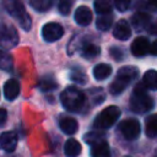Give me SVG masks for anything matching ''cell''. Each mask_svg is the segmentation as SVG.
<instances>
[{
    "instance_id": "obj_1",
    "label": "cell",
    "mask_w": 157,
    "mask_h": 157,
    "mask_svg": "<svg viewBox=\"0 0 157 157\" xmlns=\"http://www.w3.org/2000/svg\"><path fill=\"white\" fill-rule=\"evenodd\" d=\"M144 82L137 83L132 91L131 98H130V109L134 113L144 114L148 110H151L155 107V101L151 96L146 93Z\"/></svg>"
},
{
    "instance_id": "obj_2",
    "label": "cell",
    "mask_w": 157,
    "mask_h": 157,
    "mask_svg": "<svg viewBox=\"0 0 157 157\" xmlns=\"http://www.w3.org/2000/svg\"><path fill=\"white\" fill-rule=\"evenodd\" d=\"M60 102L66 110L77 113L83 108L86 97H85V93L80 88L75 86H69L61 92Z\"/></svg>"
},
{
    "instance_id": "obj_3",
    "label": "cell",
    "mask_w": 157,
    "mask_h": 157,
    "mask_svg": "<svg viewBox=\"0 0 157 157\" xmlns=\"http://www.w3.org/2000/svg\"><path fill=\"white\" fill-rule=\"evenodd\" d=\"M137 76H139V69L136 66H132V65L121 66L118 70V74H117L115 80L109 86V92L112 94H114V96L120 94L126 88V86L132 80H135Z\"/></svg>"
},
{
    "instance_id": "obj_4",
    "label": "cell",
    "mask_w": 157,
    "mask_h": 157,
    "mask_svg": "<svg viewBox=\"0 0 157 157\" xmlns=\"http://www.w3.org/2000/svg\"><path fill=\"white\" fill-rule=\"evenodd\" d=\"M2 4H4L5 10L18 22L22 29L25 31L31 29L32 20L29 15L27 13L22 0H2Z\"/></svg>"
},
{
    "instance_id": "obj_5",
    "label": "cell",
    "mask_w": 157,
    "mask_h": 157,
    "mask_svg": "<svg viewBox=\"0 0 157 157\" xmlns=\"http://www.w3.org/2000/svg\"><path fill=\"white\" fill-rule=\"evenodd\" d=\"M121 110L119 107L117 105H109L107 108H104L94 119L93 121V128L98 129V130H105L109 129L110 126H113L118 118L120 117Z\"/></svg>"
},
{
    "instance_id": "obj_6",
    "label": "cell",
    "mask_w": 157,
    "mask_h": 157,
    "mask_svg": "<svg viewBox=\"0 0 157 157\" xmlns=\"http://www.w3.org/2000/svg\"><path fill=\"white\" fill-rule=\"evenodd\" d=\"M18 43V33L9 22L0 20V47L2 49H12Z\"/></svg>"
},
{
    "instance_id": "obj_7",
    "label": "cell",
    "mask_w": 157,
    "mask_h": 157,
    "mask_svg": "<svg viewBox=\"0 0 157 157\" xmlns=\"http://www.w3.org/2000/svg\"><path fill=\"white\" fill-rule=\"evenodd\" d=\"M118 129L120 131V134L126 139V140H135L139 137L141 128H140V123L137 119L135 118H129V119H124L119 123Z\"/></svg>"
},
{
    "instance_id": "obj_8",
    "label": "cell",
    "mask_w": 157,
    "mask_h": 157,
    "mask_svg": "<svg viewBox=\"0 0 157 157\" xmlns=\"http://www.w3.org/2000/svg\"><path fill=\"white\" fill-rule=\"evenodd\" d=\"M64 34V28L60 23L48 22L42 28V37L45 42H55L60 39Z\"/></svg>"
},
{
    "instance_id": "obj_9",
    "label": "cell",
    "mask_w": 157,
    "mask_h": 157,
    "mask_svg": "<svg viewBox=\"0 0 157 157\" xmlns=\"http://www.w3.org/2000/svg\"><path fill=\"white\" fill-rule=\"evenodd\" d=\"M130 49L134 56H137V58L145 56L150 52V42L146 37H137L132 40Z\"/></svg>"
},
{
    "instance_id": "obj_10",
    "label": "cell",
    "mask_w": 157,
    "mask_h": 157,
    "mask_svg": "<svg viewBox=\"0 0 157 157\" xmlns=\"http://www.w3.org/2000/svg\"><path fill=\"white\" fill-rule=\"evenodd\" d=\"M17 146V135L15 131H5L0 135V150L6 152L15 151Z\"/></svg>"
},
{
    "instance_id": "obj_11",
    "label": "cell",
    "mask_w": 157,
    "mask_h": 157,
    "mask_svg": "<svg viewBox=\"0 0 157 157\" xmlns=\"http://www.w3.org/2000/svg\"><path fill=\"white\" fill-rule=\"evenodd\" d=\"M113 36L119 40H126L131 36V28L126 20H119L113 29Z\"/></svg>"
},
{
    "instance_id": "obj_12",
    "label": "cell",
    "mask_w": 157,
    "mask_h": 157,
    "mask_svg": "<svg viewBox=\"0 0 157 157\" xmlns=\"http://www.w3.org/2000/svg\"><path fill=\"white\" fill-rule=\"evenodd\" d=\"M74 18H75V21H76L77 25H80V26H87L92 21V12H91V10L87 6L82 5V6H78L76 9Z\"/></svg>"
},
{
    "instance_id": "obj_13",
    "label": "cell",
    "mask_w": 157,
    "mask_h": 157,
    "mask_svg": "<svg viewBox=\"0 0 157 157\" xmlns=\"http://www.w3.org/2000/svg\"><path fill=\"white\" fill-rule=\"evenodd\" d=\"M151 22V16L146 12H136L131 17V25L136 31H142L147 28Z\"/></svg>"
},
{
    "instance_id": "obj_14",
    "label": "cell",
    "mask_w": 157,
    "mask_h": 157,
    "mask_svg": "<svg viewBox=\"0 0 157 157\" xmlns=\"http://www.w3.org/2000/svg\"><path fill=\"white\" fill-rule=\"evenodd\" d=\"M20 93V83L15 78H10L4 85V96L7 101H13Z\"/></svg>"
},
{
    "instance_id": "obj_15",
    "label": "cell",
    "mask_w": 157,
    "mask_h": 157,
    "mask_svg": "<svg viewBox=\"0 0 157 157\" xmlns=\"http://www.w3.org/2000/svg\"><path fill=\"white\" fill-rule=\"evenodd\" d=\"M91 156L92 157H110L109 145L105 140L98 141L91 145Z\"/></svg>"
},
{
    "instance_id": "obj_16",
    "label": "cell",
    "mask_w": 157,
    "mask_h": 157,
    "mask_svg": "<svg viewBox=\"0 0 157 157\" xmlns=\"http://www.w3.org/2000/svg\"><path fill=\"white\" fill-rule=\"evenodd\" d=\"M59 125H60L61 131L66 135H74L78 128L77 120L74 118H70V117H63L59 121Z\"/></svg>"
},
{
    "instance_id": "obj_17",
    "label": "cell",
    "mask_w": 157,
    "mask_h": 157,
    "mask_svg": "<svg viewBox=\"0 0 157 157\" xmlns=\"http://www.w3.org/2000/svg\"><path fill=\"white\" fill-rule=\"evenodd\" d=\"M64 153L66 157H77L81 153V145L75 139H67L64 145Z\"/></svg>"
},
{
    "instance_id": "obj_18",
    "label": "cell",
    "mask_w": 157,
    "mask_h": 157,
    "mask_svg": "<svg viewBox=\"0 0 157 157\" xmlns=\"http://www.w3.org/2000/svg\"><path fill=\"white\" fill-rule=\"evenodd\" d=\"M110 74H112V66L109 64L102 63V64H98L93 67V76L98 81L105 80Z\"/></svg>"
},
{
    "instance_id": "obj_19",
    "label": "cell",
    "mask_w": 157,
    "mask_h": 157,
    "mask_svg": "<svg viewBox=\"0 0 157 157\" xmlns=\"http://www.w3.org/2000/svg\"><path fill=\"white\" fill-rule=\"evenodd\" d=\"M145 132L148 137L157 136V114L148 115L145 120Z\"/></svg>"
},
{
    "instance_id": "obj_20",
    "label": "cell",
    "mask_w": 157,
    "mask_h": 157,
    "mask_svg": "<svg viewBox=\"0 0 157 157\" xmlns=\"http://www.w3.org/2000/svg\"><path fill=\"white\" fill-rule=\"evenodd\" d=\"M142 82L146 88L156 91L157 90V71L156 70H147L144 75Z\"/></svg>"
},
{
    "instance_id": "obj_21",
    "label": "cell",
    "mask_w": 157,
    "mask_h": 157,
    "mask_svg": "<svg viewBox=\"0 0 157 157\" xmlns=\"http://www.w3.org/2000/svg\"><path fill=\"white\" fill-rule=\"evenodd\" d=\"M101 53V49L98 45L92 44V43H85L81 48V55L86 59H92L94 56H97Z\"/></svg>"
},
{
    "instance_id": "obj_22",
    "label": "cell",
    "mask_w": 157,
    "mask_h": 157,
    "mask_svg": "<svg viewBox=\"0 0 157 157\" xmlns=\"http://www.w3.org/2000/svg\"><path fill=\"white\" fill-rule=\"evenodd\" d=\"M13 67V59L11 54L0 49V69L4 71H11Z\"/></svg>"
},
{
    "instance_id": "obj_23",
    "label": "cell",
    "mask_w": 157,
    "mask_h": 157,
    "mask_svg": "<svg viewBox=\"0 0 157 157\" xmlns=\"http://www.w3.org/2000/svg\"><path fill=\"white\" fill-rule=\"evenodd\" d=\"M113 23V15L108 13H101V16L96 21V26L99 31H108Z\"/></svg>"
},
{
    "instance_id": "obj_24",
    "label": "cell",
    "mask_w": 157,
    "mask_h": 157,
    "mask_svg": "<svg viewBox=\"0 0 157 157\" xmlns=\"http://www.w3.org/2000/svg\"><path fill=\"white\" fill-rule=\"evenodd\" d=\"M70 80L74 81L75 83H78V85H86L87 83V76L83 72V70L80 69V67H75V69L71 70Z\"/></svg>"
},
{
    "instance_id": "obj_25",
    "label": "cell",
    "mask_w": 157,
    "mask_h": 157,
    "mask_svg": "<svg viewBox=\"0 0 157 157\" xmlns=\"http://www.w3.org/2000/svg\"><path fill=\"white\" fill-rule=\"evenodd\" d=\"M83 140H85L86 144L93 145V144H96L98 141L105 140V134L102 132V131H98V129H97V131H90L88 134H86L83 136Z\"/></svg>"
},
{
    "instance_id": "obj_26",
    "label": "cell",
    "mask_w": 157,
    "mask_h": 157,
    "mask_svg": "<svg viewBox=\"0 0 157 157\" xmlns=\"http://www.w3.org/2000/svg\"><path fill=\"white\" fill-rule=\"evenodd\" d=\"M112 0H94V10L101 13H108L112 11Z\"/></svg>"
},
{
    "instance_id": "obj_27",
    "label": "cell",
    "mask_w": 157,
    "mask_h": 157,
    "mask_svg": "<svg viewBox=\"0 0 157 157\" xmlns=\"http://www.w3.org/2000/svg\"><path fill=\"white\" fill-rule=\"evenodd\" d=\"M28 1H29V5L36 11H39V12H44V11L49 10L52 6L50 0H28Z\"/></svg>"
},
{
    "instance_id": "obj_28",
    "label": "cell",
    "mask_w": 157,
    "mask_h": 157,
    "mask_svg": "<svg viewBox=\"0 0 157 157\" xmlns=\"http://www.w3.org/2000/svg\"><path fill=\"white\" fill-rule=\"evenodd\" d=\"M58 87V83L53 77H42L39 81V88L42 91H52Z\"/></svg>"
},
{
    "instance_id": "obj_29",
    "label": "cell",
    "mask_w": 157,
    "mask_h": 157,
    "mask_svg": "<svg viewBox=\"0 0 157 157\" xmlns=\"http://www.w3.org/2000/svg\"><path fill=\"white\" fill-rule=\"evenodd\" d=\"M70 10H71V1L70 0H60V2H59V12L61 15L66 16V15H69Z\"/></svg>"
},
{
    "instance_id": "obj_30",
    "label": "cell",
    "mask_w": 157,
    "mask_h": 157,
    "mask_svg": "<svg viewBox=\"0 0 157 157\" xmlns=\"http://www.w3.org/2000/svg\"><path fill=\"white\" fill-rule=\"evenodd\" d=\"M114 5H115V7H117L119 11L124 12V11H126V10L129 9V6H130V0H114Z\"/></svg>"
},
{
    "instance_id": "obj_31",
    "label": "cell",
    "mask_w": 157,
    "mask_h": 157,
    "mask_svg": "<svg viewBox=\"0 0 157 157\" xmlns=\"http://www.w3.org/2000/svg\"><path fill=\"white\" fill-rule=\"evenodd\" d=\"M110 55L114 60H123L124 58V52L120 49V48H117V47H112L110 48Z\"/></svg>"
},
{
    "instance_id": "obj_32",
    "label": "cell",
    "mask_w": 157,
    "mask_h": 157,
    "mask_svg": "<svg viewBox=\"0 0 157 157\" xmlns=\"http://www.w3.org/2000/svg\"><path fill=\"white\" fill-rule=\"evenodd\" d=\"M6 119H7V112L4 108H0V126L5 124Z\"/></svg>"
},
{
    "instance_id": "obj_33",
    "label": "cell",
    "mask_w": 157,
    "mask_h": 157,
    "mask_svg": "<svg viewBox=\"0 0 157 157\" xmlns=\"http://www.w3.org/2000/svg\"><path fill=\"white\" fill-rule=\"evenodd\" d=\"M148 53L152 54V55H155V56H157V39L152 44H150V52Z\"/></svg>"
},
{
    "instance_id": "obj_34",
    "label": "cell",
    "mask_w": 157,
    "mask_h": 157,
    "mask_svg": "<svg viewBox=\"0 0 157 157\" xmlns=\"http://www.w3.org/2000/svg\"><path fill=\"white\" fill-rule=\"evenodd\" d=\"M147 6L150 7V10L157 11V0H148L147 1Z\"/></svg>"
},
{
    "instance_id": "obj_35",
    "label": "cell",
    "mask_w": 157,
    "mask_h": 157,
    "mask_svg": "<svg viewBox=\"0 0 157 157\" xmlns=\"http://www.w3.org/2000/svg\"><path fill=\"white\" fill-rule=\"evenodd\" d=\"M148 31H150V33H151V34L157 36V22H155L153 25H151V26H150V28H148Z\"/></svg>"
}]
</instances>
